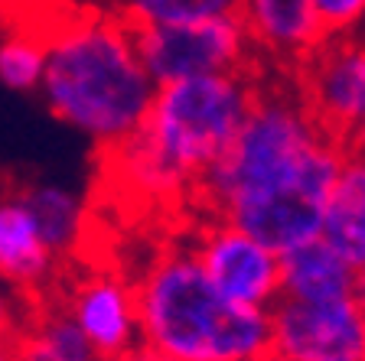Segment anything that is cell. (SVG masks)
<instances>
[{
  "instance_id": "ffe728a7",
  "label": "cell",
  "mask_w": 365,
  "mask_h": 361,
  "mask_svg": "<svg viewBox=\"0 0 365 361\" xmlns=\"http://www.w3.org/2000/svg\"><path fill=\"white\" fill-rule=\"evenodd\" d=\"M108 361H160V358H157V355H150L147 348H134V352L118 355V358H108Z\"/></svg>"
},
{
  "instance_id": "e0dca14e",
  "label": "cell",
  "mask_w": 365,
  "mask_h": 361,
  "mask_svg": "<svg viewBox=\"0 0 365 361\" xmlns=\"http://www.w3.org/2000/svg\"><path fill=\"white\" fill-rule=\"evenodd\" d=\"M46 68V39L43 33L14 30L0 36V85L16 95L39 91Z\"/></svg>"
},
{
  "instance_id": "9a60e30c",
  "label": "cell",
  "mask_w": 365,
  "mask_h": 361,
  "mask_svg": "<svg viewBox=\"0 0 365 361\" xmlns=\"http://www.w3.org/2000/svg\"><path fill=\"white\" fill-rule=\"evenodd\" d=\"M16 361H101L62 306L26 313L14 339Z\"/></svg>"
},
{
  "instance_id": "8fae6325",
  "label": "cell",
  "mask_w": 365,
  "mask_h": 361,
  "mask_svg": "<svg viewBox=\"0 0 365 361\" xmlns=\"http://www.w3.org/2000/svg\"><path fill=\"white\" fill-rule=\"evenodd\" d=\"M281 296L307 303L362 296V271L342 261L323 238H310L281 254Z\"/></svg>"
},
{
  "instance_id": "52a82bcc",
  "label": "cell",
  "mask_w": 365,
  "mask_h": 361,
  "mask_svg": "<svg viewBox=\"0 0 365 361\" xmlns=\"http://www.w3.org/2000/svg\"><path fill=\"white\" fill-rule=\"evenodd\" d=\"M271 352L287 361H365L362 296L346 300H290L267 306Z\"/></svg>"
},
{
  "instance_id": "44dd1931",
  "label": "cell",
  "mask_w": 365,
  "mask_h": 361,
  "mask_svg": "<svg viewBox=\"0 0 365 361\" xmlns=\"http://www.w3.org/2000/svg\"><path fill=\"white\" fill-rule=\"evenodd\" d=\"M0 361H16L14 342H0Z\"/></svg>"
},
{
  "instance_id": "5bb4252c",
  "label": "cell",
  "mask_w": 365,
  "mask_h": 361,
  "mask_svg": "<svg viewBox=\"0 0 365 361\" xmlns=\"http://www.w3.org/2000/svg\"><path fill=\"white\" fill-rule=\"evenodd\" d=\"M20 199L53 257L72 254L82 244L88 211H85L78 192L56 186V182H33V186L20 189Z\"/></svg>"
},
{
  "instance_id": "6da1fadb",
  "label": "cell",
  "mask_w": 365,
  "mask_h": 361,
  "mask_svg": "<svg viewBox=\"0 0 365 361\" xmlns=\"http://www.w3.org/2000/svg\"><path fill=\"white\" fill-rule=\"evenodd\" d=\"M346 150L313 124L294 88H264L196 196L212 219L232 221L271 251L317 238Z\"/></svg>"
},
{
  "instance_id": "5b68a950",
  "label": "cell",
  "mask_w": 365,
  "mask_h": 361,
  "mask_svg": "<svg viewBox=\"0 0 365 361\" xmlns=\"http://www.w3.org/2000/svg\"><path fill=\"white\" fill-rule=\"evenodd\" d=\"M134 49L153 85L245 72L255 59L248 33L235 14L167 23V26H140L134 30Z\"/></svg>"
},
{
  "instance_id": "9c48e42d",
  "label": "cell",
  "mask_w": 365,
  "mask_h": 361,
  "mask_svg": "<svg viewBox=\"0 0 365 361\" xmlns=\"http://www.w3.org/2000/svg\"><path fill=\"white\" fill-rule=\"evenodd\" d=\"M62 309L101 361L140 348L134 283L118 271H88L72 286Z\"/></svg>"
},
{
  "instance_id": "30bf717a",
  "label": "cell",
  "mask_w": 365,
  "mask_h": 361,
  "mask_svg": "<svg viewBox=\"0 0 365 361\" xmlns=\"http://www.w3.org/2000/svg\"><path fill=\"white\" fill-rule=\"evenodd\" d=\"M235 16L251 49L284 66H297L327 39L310 0H238Z\"/></svg>"
},
{
  "instance_id": "2e32d148",
  "label": "cell",
  "mask_w": 365,
  "mask_h": 361,
  "mask_svg": "<svg viewBox=\"0 0 365 361\" xmlns=\"http://www.w3.org/2000/svg\"><path fill=\"white\" fill-rule=\"evenodd\" d=\"M235 10L238 0H108V14L128 23L130 30L232 16Z\"/></svg>"
},
{
  "instance_id": "7a4b0ae2",
  "label": "cell",
  "mask_w": 365,
  "mask_h": 361,
  "mask_svg": "<svg viewBox=\"0 0 365 361\" xmlns=\"http://www.w3.org/2000/svg\"><path fill=\"white\" fill-rule=\"evenodd\" d=\"M255 91L248 68L157 85L140 127L108 150L114 179L147 202L192 196L242 127Z\"/></svg>"
},
{
  "instance_id": "277c9868",
  "label": "cell",
  "mask_w": 365,
  "mask_h": 361,
  "mask_svg": "<svg viewBox=\"0 0 365 361\" xmlns=\"http://www.w3.org/2000/svg\"><path fill=\"white\" fill-rule=\"evenodd\" d=\"M140 348L160 361H261L271 352L267 309L222 296L190 248L153 257L134 280Z\"/></svg>"
},
{
  "instance_id": "ac0fdd59",
  "label": "cell",
  "mask_w": 365,
  "mask_h": 361,
  "mask_svg": "<svg viewBox=\"0 0 365 361\" xmlns=\"http://www.w3.org/2000/svg\"><path fill=\"white\" fill-rule=\"evenodd\" d=\"M323 36H356L365 16V0H310Z\"/></svg>"
},
{
  "instance_id": "7c38bea8",
  "label": "cell",
  "mask_w": 365,
  "mask_h": 361,
  "mask_svg": "<svg viewBox=\"0 0 365 361\" xmlns=\"http://www.w3.org/2000/svg\"><path fill=\"white\" fill-rule=\"evenodd\" d=\"M317 238H323L342 261L365 273V159L359 147L346 150Z\"/></svg>"
},
{
  "instance_id": "3957f363",
  "label": "cell",
  "mask_w": 365,
  "mask_h": 361,
  "mask_svg": "<svg viewBox=\"0 0 365 361\" xmlns=\"http://www.w3.org/2000/svg\"><path fill=\"white\" fill-rule=\"evenodd\" d=\"M43 39L46 108L105 150L128 140L157 91L137 59L134 30L111 14H85Z\"/></svg>"
},
{
  "instance_id": "7402d4cb",
  "label": "cell",
  "mask_w": 365,
  "mask_h": 361,
  "mask_svg": "<svg viewBox=\"0 0 365 361\" xmlns=\"http://www.w3.org/2000/svg\"><path fill=\"white\" fill-rule=\"evenodd\" d=\"M261 361H287V358H281V355H274V352H267V355H264V358H261Z\"/></svg>"
},
{
  "instance_id": "8992f818",
  "label": "cell",
  "mask_w": 365,
  "mask_h": 361,
  "mask_svg": "<svg viewBox=\"0 0 365 361\" xmlns=\"http://www.w3.org/2000/svg\"><path fill=\"white\" fill-rule=\"evenodd\" d=\"M294 72V91L313 124L342 147H359L365 124V53L359 33L327 36Z\"/></svg>"
},
{
  "instance_id": "ba28073f",
  "label": "cell",
  "mask_w": 365,
  "mask_h": 361,
  "mask_svg": "<svg viewBox=\"0 0 365 361\" xmlns=\"http://www.w3.org/2000/svg\"><path fill=\"white\" fill-rule=\"evenodd\" d=\"M186 248L209 283L232 303L267 309L281 296V254L232 221L209 219Z\"/></svg>"
},
{
  "instance_id": "d6986e66",
  "label": "cell",
  "mask_w": 365,
  "mask_h": 361,
  "mask_svg": "<svg viewBox=\"0 0 365 361\" xmlns=\"http://www.w3.org/2000/svg\"><path fill=\"white\" fill-rule=\"evenodd\" d=\"M23 319H26V306L20 300V290H14L10 283L0 280V342L14 339Z\"/></svg>"
},
{
  "instance_id": "4fadbf2b",
  "label": "cell",
  "mask_w": 365,
  "mask_h": 361,
  "mask_svg": "<svg viewBox=\"0 0 365 361\" xmlns=\"http://www.w3.org/2000/svg\"><path fill=\"white\" fill-rule=\"evenodd\" d=\"M56 271V257L43 244L20 192L0 199V280L14 290H36Z\"/></svg>"
}]
</instances>
